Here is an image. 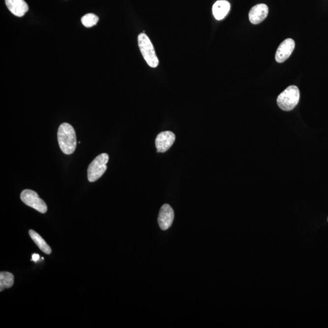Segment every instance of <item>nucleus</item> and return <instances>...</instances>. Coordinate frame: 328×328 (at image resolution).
Here are the masks:
<instances>
[{"label": "nucleus", "instance_id": "1", "mask_svg": "<svg viewBox=\"0 0 328 328\" xmlns=\"http://www.w3.org/2000/svg\"><path fill=\"white\" fill-rule=\"evenodd\" d=\"M58 144L63 153L71 154L74 152L77 147L76 132L72 125L63 123L58 128L57 133Z\"/></svg>", "mask_w": 328, "mask_h": 328}, {"label": "nucleus", "instance_id": "2", "mask_svg": "<svg viewBox=\"0 0 328 328\" xmlns=\"http://www.w3.org/2000/svg\"><path fill=\"white\" fill-rule=\"evenodd\" d=\"M300 97L298 87L294 85L290 86L278 95L277 101L278 106L283 111H291L299 104Z\"/></svg>", "mask_w": 328, "mask_h": 328}, {"label": "nucleus", "instance_id": "3", "mask_svg": "<svg viewBox=\"0 0 328 328\" xmlns=\"http://www.w3.org/2000/svg\"><path fill=\"white\" fill-rule=\"evenodd\" d=\"M138 45L142 56L147 63L151 68H156L159 61L154 46L146 34L141 33L138 36Z\"/></svg>", "mask_w": 328, "mask_h": 328}, {"label": "nucleus", "instance_id": "4", "mask_svg": "<svg viewBox=\"0 0 328 328\" xmlns=\"http://www.w3.org/2000/svg\"><path fill=\"white\" fill-rule=\"evenodd\" d=\"M108 160L109 156L107 153L99 154L92 160L88 169V179L89 182L96 181L104 174L107 169Z\"/></svg>", "mask_w": 328, "mask_h": 328}, {"label": "nucleus", "instance_id": "5", "mask_svg": "<svg viewBox=\"0 0 328 328\" xmlns=\"http://www.w3.org/2000/svg\"><path fill=\"white\" fill-rule=\"evenodd\" d=\"M21 200L26 205L42 213L48 211V207L45 201L41 199L35 191L26 189L21 193Z\"/></svg>", "mask_w": 328, "mask_h": 328}, {"label": "nucleus", "instance_id": "6", "mask_svg": "<svg viewBox=\"0 0 328 328\" xmlns=\"http://www.w3.org/2000/svg\"><path fill=\"white\" fill-rule=\"evenodd\" d=\"M175 139V135L172 132L166 131L159 133L155 141L157 152H166L172 146Z\"/></svg>", "mask_w": 328, "mask_h": 328}, {"label": "nucleus", "instance_id": "7", "mask_svg": "<svg viewBox=\"0 0 328 328\" xmlns=\"http://www.w3.org/2000/svg\"><path fill=\"white\" fill-rule=\"evenodd\" d=\"M175 213L169 204H163L160 208L158 216V224L163 231H166L172 226L174 220Z\"/></svg>", "mask_w": 328, "mask_h": 328}, {"label": "nucleus", "instance_id": "8", "mask_svg": "<svg viewBox=\"0 0 328 328\" xmlns=\"http://www.w3.org/2000/svg\"><path fill=\"white\" fill-rule=\"evenodd\" d=\"M295 42L291 39H287L281 43L275 54V60L278 63H283L292 54L295 48Z\"/></svg>", "mask_w": 328, "mask_h": 328}, {"label": "nucleus", "instance_id": "9", "mask_svg": "<svg viewBox=\"0 0 328 328\" xmlns=\"http://www.w3.org/2000/svg\"><path fill=\"white\" fill-rule=\"evenodd\" d=\"M268 12V6L265 4H258L253 6L249 14L250 23L253 24L261 23L267 17Z\"/></svg>", "mask_w": 328, "mask_h": 328}, {"label": "nucleus", "instance_id": "10", "mask_svg": "<svg viewBox=\"0 0 328 328\" xmlns=\"http://www.w3.org/2000/svg\"><path fill=\"white\" fill-rule=\"evenodd\" d=\"M6 6L12 14L21 17L28 11L29 7L24 0H5Z\"/></svg>", "mask_w": 328, "mask_h": 328}, {"label": "nucleus", "instance_id": "11", "mask_svg": "<svg viewBox=\"0 0 328 328\" xmlns=\"http://www.w3.org/2000/svg\"><path fill=\"white\" fill-rule=\"evenodd\" d=\"M229 3L224 0L216 2L213 6V14L216 20H221L226 16L230 11Z\"/></svg>", "mask_w": 328, "mask_h": 328}, {"label": "nucleus", "instance_id": "12", "mask_svg": "<svg viewBox=\"0 0 328 328\" xmlns=\"http://www.w3.org/2000/svg\"><path fill=\"white\" fill-rule=\"evenodd\" d=\"M29 234L34 242L36 243V245L39 247V248L42 252L48 255L51 254L52 250L50 247L48 245V244L46 243V241L43 240V238L38 233L32 230H30Z\"/></svg>", "mask_w": 328, "mask_h": 328}, {"label": "nucleus", "instance_id": "13", "mask_svg": "<svg viewBox=\"0 0 328 328\" xmlns=\"http://www.w3.org/2000/svg\"><path fill=\"white\" fill-rule=\"evenodd\" d=\"M14 277L13 274L8 272H2L0 273V291L5 289L10 288L13 286Z\"/></svg>", "mask_w": 328, "mask_h": 328}, {"label": "nucleus", "instance_id": "14", "mask_svg": "<svg viewBox=\"0 0 328 328\" xmlns=\"http://www.w3.org/2000/svg\"><path fill=\"white\" fill-rule=\"evenodd\" d=\"M81 21L83 26L91 27L96 25L99 21V17L94 14H87L82 18Z\"/></svg>", "mask_w": 328, "mask_h": 328}, {"label": "nucleus", "instance_id": "15", "mask_svg": "<svg viewBox=\"0 0 328 328\" xmlns=\"http://www.w3.org/2000/svg\"><path fill=\"white\" fill-rule=\"evenodd\" d=\"M40 258V256L38 254H34L32 255V260L34 261H38Z\"/></svg>", "mask_w": 328, "mask_h": 328}, {"label": "nucleus", "instance_id": "16", "mask_svg": "<svg viewBox=\"0 0 328 328\" xmlns=\"http://www.w3.org/2000/svg\"><path fill=\"white\" fill-rule=\"evenodd\" d=\"M327 221H328V217H327Z\"/></svg>", "mask_w": 328, "mask_h": 328}]
</instances>
